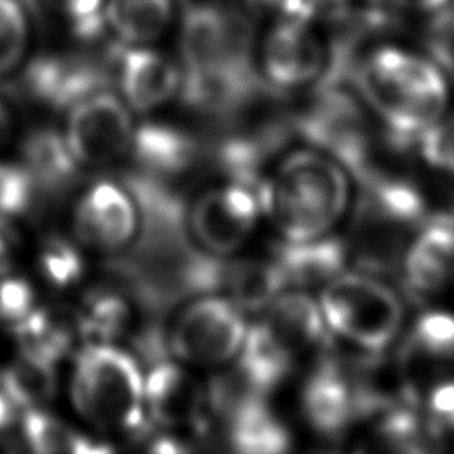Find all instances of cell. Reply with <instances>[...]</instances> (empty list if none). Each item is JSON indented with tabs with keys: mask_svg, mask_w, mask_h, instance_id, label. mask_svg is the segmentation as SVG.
<instances>
[{
	"mask_svg": "<svg viewBox=\"0 0 454 454\" xmlns=\"http://www.w3.org/2000/svg\"><path fill=\"white\" fill-rule=\"evenodd\" d=\"M69 401L76 415L101 434H137L145 426L144 369L114 342H87L74 356Z\"/></svg>",
	"mask_w": 454,
	"mask_h": 454,
	"instance_id": "cell-3",
	"label": "cell"
},
{
	"mask_svg": "<svg viewBox=\"0 0 454 454\" xmlns=\"http://www.w3.org/2000/svg\"><path fill=\"white\" fill-rule=\"evenodd\" d=\"M420 403L426 404V417L442 438L454 433V380H443L429 387Z\"/></svg>",
	"mask_w": 454,
	"mask_h": 454,
	"instance_id": "cell-33",
	"label": "cell"
},
{
	"mask_svg": "<svg viewBox=\"0 0 454 454\" xmlns=\"http://www.w3.org/2000/svg\"><path fill=\"white\" fill-rule=\"evenodd\" d=\"M321 312L332 332L364 351H383L399 333L403 303L372 273H342L321 291Z\"/></svg>",
	"mask_w": 454,
	"mask_h": 454,
	"instance_id": "cell-4",
	"label": "cell"
},
{
	"mask_svg": "<svg viewBox=\"0 0 454 454\" xmlns=\"http://www.w3.org/2000/svg\"><path fill=\"white\" fill-rule=\"evenodd\" d=\"M129 303L117 291H90L74 314L78 333L89 342H114L129 326Z\"/></svg>",
	"mask_w": 454,
	"mask_h": 454,
	"instance_id": "cell-26",
	"label": "cell"
},
{
	"mask_svg": "<svg viewBox=\"0 0 454 454\" xmlns=\"http://www.w3.org/2000/svg\"><path fill=\"white\" fill-rule=\"evenodd\" d=\"M255 14L278 20H307V0H245Z\"/></svg>",
	"mask_w": 454,
	"mask_h": 454,
	"instance_id": "cell-34",
	"label": "cell"
},
{
	"mask_svg": "<svg viewBox=\"0 0 454 454\" xmlns=\"http://www.w3.org/2000/svg\"><path fill=\"white\" fill-rule=\"evenodd\" d=\"M66 21L80 41H92L105 27V0H27Z\"/></svg>",
	"mask_w": 454,
	"mask_h": 454,
	"instance_id": "cell-29",
	"label": "cell"
},
{
	"mask_svg": "<svg viewBox=\"0 0 454 454\" xmlns=\"http://www.w3.org/2000/svg\"><path fill=\"white\" fill-rule=\"evenodd\" d=\"M261 323L296 364L310 355L319 358L332 348L325 316L303 291H282L268 305Z\"/></svg>",
	"mask_w": 454,
	"mask_h": 454,
	"instance_id": "cell-17",
	"label": "cell"
},
{
	"mask_svg": "<svg viewBox=\"0 0 454 454\" xmlns=\"http://www.w3.org/2000/svg\"><path fill=\"white\" fill-rule=\"evenodd\" d=\"M67 110L62 133L80 167L108 168L129 156L137 124L121 96L101 89Z\"/></svg>",
	"mask_w": 454,
	"mask_h": 454,
	"instance_id": "cell-6",
	"label": "cell"
},
{
	"mask_svg": "<svg viewBox=\"0 0 454 454\" xmlns=\"http://www.w3.org/2000/svg\"><path fill=\"white\" fill-rule=\"evenodd\" d=\"M250 25L218 4L188 2L179 28L184 71L250 67Z\"/></svg>",
	"mask_w": 454,
	"mask_h": 454,
	"instance_id": "cell-7",
	"label": "cell"
},
{
	"mask_svg": "<svg viewBox=\"0 0 454 454\" xmlns=\"http://www.w3.org/2000/svg\"><path fill=\"white\" fill-rule=\"evenodd\" d=\"M30 41L28 16L21 0H0V78L23 60Z\"/></svg>",
	"mask_w": 454,
	"mask_h": 454,
	"instance_id": "cell-28",
	"label": "cell"
},
{
	"mask_svg": "<svg viewBox=\"0 0 454 454\" xmlns=\"http://www.w3.org/2000/svg\"><path fill=\"white\" fill-rule=\"evenodd\" d=\"M351 80L403 149L443 115L449 99L436 60L394 44L376 46L360 57Z\"/></svg>",
	"mask_w": 454,
	"mask_h": 454,
	"instance_id": "cell-1",
	"label": "cell"
},
{
	"mask_svg": "<svg viewBox=\"0 0 454 454\" xmlns=\"http://www.w3.org/2000/svg\"><path fill=\"white\" fill-rule=\"evenodd\" d=\"M247 323L227 296L197 294L176 316L167 332L172 358L193 367H222L236 360Z\"/></svg>",
	"mask_w": 454,
	"mask_h": 454,
	"instance_id": "cell-5",
	"label": "cell"
},
{
	"mask_svg": "<svg viewBox=\"0 0 454 454\" xmlns=\"http://www.w3.org/2000/svg\"><path fill=\"white\" fill-rule=\"evenodd\" d=\"M301 411L321 436H340L353 422L369 415L353 362L330 351L321 355L301 390Z\"/></svg>",
	"mask_w": 454,
	"mask_h": 454,
	"instance_id": "cell-10",
	"label": "cell"
},
{
	"mask_svg": "<svg viewBox=\"0 0 454 454\" xmlns=\"http://www.w3.org/2000/svg\"><path fill=\"white\" fill-rule=\"evenodd\" d=\"M403 9L420 12V14H440L445 12L452 0H394Z\"/></svg>",
	"mask_w": 454,
	"mask_h": 454,
	"instance_id": "cell-35",
	"label": "cell"
},
{
	"mask_svg": "<svg viewBox=\"0 0 454 454\" xmlns=\"http://www.w3.org/2000/svg\"><path fill=\"white\" fill-rule=\"evenodd\" d=\"M119 90L133 112H151L179 94L181 69L145 44L115 50Z\"/></svg>",
	"mask_w": 454,
	"mask_h": 454,
	"instance_id": "cell-15",
	"label": "cell"
},
{
	"mask_svg": "<svg viewBox=\"0 0 454 454\" xmlns=\"http://www.w3.org/2000/svg\"><path fill=\"white\" fill-rule=\"evenodd\" d=\"M37 268L50 286L66 289L82 278L85 264L76 241L50 236L39 248Z\"/></svg>",
	"mask_w": 454,
	"mask_h": 454,
	"instance_id": "cell-27",
	"label": "cell"
},
{
	"mask_svg": "<svg viewBox=\"0 0 454 454\" xmlns=\"http://www.w3.org/2000/svg\"><path fill=\"white\" fill-rule=\"evenodd\" d=\"M259 213L262 206L257 192L229 181L202 192L186 207V231L199 250L223 259L245 245Z\"/></svg>",
	"mask_w": 454,
	"mask_h": 454,
	"instance_id": "cell-8",
	"label": "cell"
},
{
	"mask_svg": "<svg viewBox=\"0 0 454 454\" xmlns=\"http://www.w3.org/2000/svg\"><path fill=\"white\" fill-rule=\"evenodd\" d=\"M144 399L147 417L167 429H206L207 390L184 364L163 358L144 372Z\"/></svg>",
	"mask_w": 454,
	"mask_h": 454,
	"instance_id": "cell-13",
	"label": "cell"
},
{
	"mask_svg": "<svg viewBox=\"0 0 454 454\" xmlns=\"http://www.w3.org/2000/svg\"><path fill=\"white\" fill-rule=\"evenodd\" d=\"M348 179L335 158L317 151L289 154L261 190L262 211L284 239L325 236L348 206Z\"/></svg>",
	"mask_w": 454,
	"mask_h": 454,
	"instance_id": "cell-2",
	"label": "cell"
},
{
	"mask_svg": "<svg viewBox=\"0 0 454 454\" xmlns=\"http://www.w3.org/2000/svg\"><path fill=\"white\" fill-rule=\"evenodd\" d=\"M28 94L51 108H71L80 99L105 89V67L82 55H44L23 74Z\"/></svg>",
	"mask_w": 454,
	"mask_h": 454,
	"instance_id": "cell-16",
	"label": "cell"
},
{
	"mask_svg": "<svg viewBox=\"0 0 454 454\" xmlns=\"http://www.w3.org/2000/svg\"><path fill=\"white\" fill-rule=\"evenodd\" d=\"M39 197L28 172L20 163L11 165L0 161V220L9 222L14 216L28 213Z\"/></svg>",
	"mask_w": 454,
	"mask_h": 454,
	"instance_id": "cell-30",
	"label": "cell"
},
{
	"mask_svg": "<svg viewBox=\"0 0 454 454\" xmlns=\"http://www.w3.org/2000/svg\"><path fill=\"white\" fill-rule=\"evenodd\" d=\"M37 309L35 289L21 277H0V319L11 326L20 325Z\"/></svg>",
	"mask_w": 454,
	"mask_h": 454,
	"instance_id": "cell-31",
	"label": "cell"
},
{
	"mask_svg": "<svg viewBox=\"0 0 454 454\" xmlns=\"http://www.w3.org/2000/svg\"><path fill=\"white\" fill-rule=\"evenodd\" d=\"M223 417L227 440L238 452L277 454L289 449V433L266 404V395H247L227 408Z\"/></svg>",
	"mask_w": 454,
	"mask_h": 454,
	"instance_id": "cell-20",
	"label": "cell"
},
{
	"mask_svg": "<svg viewBox=\"0 0 454 454\" xmlns=\"http://www.w3.org/2000/svg\"><path fill=\"white\" fill-rule=\"evenodd\" d=\"M424 160L434 168L454 172V115L438 119L419 138Z\"/></svg>",
	"mask_w": 454,
	"mask_h": 454,
	"instance_id": "cell-32",
	"label": "cell"
},
{
	"mask_svg": "<svg viewBox=\"0 0 454 454\" xmlns=\"http://www.w3.org/2000/svg\"><path fill=\"white\" fill-rule=\"evenodd\" d=\"M406 399L419 404L429 387L454 380V316L424 312L395 358Z\"/></svg>",
	"mask_w": 454,
	"mask_h": 454,
	"instance_id": "cell-11",
	"label": "cell"
},
{
	"mask_svg": "<svg viewBox=\"0 0 454 454\" xmlns=\"http://www.w3.org/2000/svg\"><path fill=\"white\" fill-rule=\"evenodd\" d=\"M399 270L413 298L454 286V218H429L408 243Z\"/></svg>",
	"mask_w": 454,
	"mask_h": 454,
	"instance_id": "cell-14",
	"label": "cell"
},
{
	"mask_svg": "<svg viewBox=\"0 0 454 454\" xmlns=\"http://www.w3.org/2000/svg\"><path fill=\"white\" fill-rule=\"evenodd\" d=\"M348 255L344 241L325 234L312 239H284L275 247L271 261L280 271L284 287L303 291L337 277Z\"/></svg>",
	"mask_w": 454,
	"mask_h": 454,
	"instance_id": "cell-18",
	"label": "cell"
},
{
	"mask_svg": "<svg viewBox=\"0 0 454 454\" xmlns=\"http://www.w3.org/2000/svg\"><path fill=\"white\" fill-rule=\"evenodd\" d=\"M449 25H450V34H452V41H454V9H452V14H450Z\"/></svg>",
	"mask_w": 454,
	"mask_h": 454,
	"instance_id": "cell-39",
	"label": "cell"
},
{
	"mask_svg": "<svg viewBox=\"0 0 454 454\" xmlns=\"http://www.w3.org/2000/svg\"><path fill=\"white\" fill-rule=\"evenodd\" d=\"M220 291L243 312H261L286 289L273 261L238 259L222 264Z\"/></svg>",
	"mask_w": 454,
	"mask_h": 454,
	"instance_id": "cell-22",
	"label": "cell"
},
{
	"mask_svg": "<svg viewBox=\"0 0 454 454\" xmlns=\"http://www.w3.org/2000/svg\"><path fill=\"white\" fill-rule=\"evenodd\" d=\"M20 165L28 172L39 195L64 192L78 177L80 170L64 133L51 128H39L23 140Z\"/></svg>",
	"mask_w": 454,
	"mask_h": 454,
	"instance_id": "cell-21",
	"label": "cell"
},
{
	"mask_svg": "<svg viewBox=\"0 0 454 454\" xmlns=\"http://www.w3.org/2000/svg\"><path fill=\"white\" fill-rule=\"evenodd\" d=\"M14 131V117L7 103L0 98V151L11 142Z\"/></svg>",
	"mask_w": 454,
	"mask_h": 454,
	"instance_id": "cell-38",
	"label": "cell"
},
{
	"mask_svg": "<svg viewBox=\"0 0 454 454\" xmlns=\"http://www.w3.org/2000/svg\"><path fill=\"white\" fill-rule=\"evenodd\" d=\"M21 436L35 452H101L110 447L69 427L59 417L43 408L23 410Z\"/></svg>",
	"mask_w": 454,
	"mask_h": 454,
	"instance_id": "cell-25",
	"label": "cell"
},
{
	"mask_svg": "<svg viewBox=\"0 0 454 454\" xmlns=\"http://www.w3.org/2000/svg\"><path fill=\"white\" fill-rule=\"evenodd\" d=\"M16 411H20V408L16 406V403L9 397V394L0 385V433L12 427L14 420H16Z\"/></svg>",
	"mask_w": 454,
	"mask_h": 454,
	"instance_id": "cell-37",
	"label": "cell"
},
{
	"mask_svg": "<svg viewBox=\"0 0 454 454\" xmlns=\"http://www.w3.org/2000/svg\"><path fill=\"white\" fill-rule=\"evenodd\" d=\"M328 55L307 20H278L262 41L261 69L273 89H296L321 80Z\"/></svg>",
	"mask_w": 454,
	"mask_h": 454,
	"instance_id": "cell-12",
	"label": "cell"
},
{
	"mask_svg": "<svg viewBox=\"0 0 454 454\" xmlns=\"http://www.w3.org/2000/svg\"><path fill=\"white\" fill-rule=\"evenodd\" d=\"M103 20L121 43L147 44L160 39L172 23L174 0H108Z\"/></svg>",
	"mask_w": 454,
	"mask_h": 454,
	"instance_id": "cell-23",
	"label": "cell"
},
{
	"mask_svg": "<svg viewBox=\"0 0 454 454\" xmlns=\"http://www.w3.org/2000/svg\"><path fill=\"white\" fill-rule=\"evenodd\" d=\"M9 222L0 220V277L7 275L12 268L14 252H12V239L7 229Z\"/></svg>",
	"mask_w": 454,
	"mask_h": 454,
	"instance_id": "cell-36",
	"label": "cell"
},
{
	"mask_svg": "<svg viewBox=\"0 0 454 454\" xmlns=\"http://www.w3.org/2000/svg\"><path fill=\"white\" fill-rule=\"evenodd\" d=\"M55 364L48 358L20 351L0 372V385L20 410L43 408L57 390Z\"/></svg>",
	"mask_w": 454,
	"mask_h": 454,
	"instance_id": "cell-24",
	"label": "cell"
},
{
	"mask_svg": "<svg viewBox=\"0 0 454 454\" xmlns=\"http://www.w3.org/2000/svg\"><path fill=\"white\" fill-rule=\"evenodd\" d=\"M129 156L138 172L165 181L193 167L199 156V144L177 126L145 122L135 128Z\"/></svg>",
	"mask_w": 454,
	"mask_h": 454,
	"instance_id": "cell-19",
	"label": "cell"
},
{
	"mask_svg": "<svg viewBox=\"0 0 454 454\" xmlns=\"http://www.w3.org/2000/svg\"><path fill=\"white\" fill-rule=\"evenodd\" d=\"M71 227L80 247L103 255L128 252L140 231L137 199L126 183L94 181L76 199Z\"/></svg>",
	"mask_w": 454,
	"mask_h": 454,
	"instance_id": "cell-9",
	"label": "cell"
}]
</instances>
